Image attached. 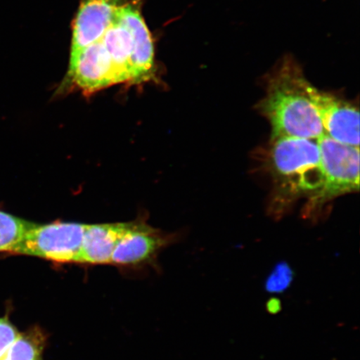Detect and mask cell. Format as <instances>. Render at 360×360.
Returning <instances> with one entry per match:
<instances>
[{"label":"cell","instance_id":"ba28073f","mask_svg":"<svg viewBox=\"0 0 360 360\" xmlns=\"http://www.w3.org/2000/svg\"><path fill=\"white\" fill-rule=\"evenodd\" d=\"M165 245V240L152 228L127 224L112 252L110 264H133L150 258Z\"/></svg>","mask_w":360,"mask_h":360},{"label":"cell","instance_id":"8992f818","mask_svg":"<svg viewBox=\"0 0 360 360\" xmlns=\"http://www.w3.org/2000/svg\"><path fill=\"white\" fill-rule=\"evenodd\" d=\"M131 0H80L73 22L71 53L100 39Z\"/></svg>","mask_w":360,"mask_h":360},{"label":"cell","instance_id":"277c9868","mask_svg":"<svg viewBox=\"0 0 360 360\" xmlns=\"http://www.w3.org/2000/svg\"><path fill=\"white\" fill-rule=\"evenodd\" d=\"M323 184L308 201V214L337 197L359 190V148L344 145L323 134L317 139Z\"/></svg>","mask_w":360,"mask_h":360},{"label":"cell","instance_id":"7c38bea8","mask_svg":"<svg viewBox=\"0 0 360 360\" xmlns=\"http://www.w3.org/2000/svg\"><path fill=\"white\" fill-rule=\"evenodd\" d=\"M292 280V274L286 266L278 267L269 276L266 282V290L278 292L285 290Z\"/></svg>","mask_w":360,"mask_h":360},{"label":"cell","instance_id":"6da1fadb","mask_svg":"<svg viewBox=\"0 0 360 360\" xmlns=\"http://www.w3.org/2000/svg\"><path fill=\"white\" fill-rule=\"evenodd\" d=\"M141 7L142 0H131L100 39L71 53L61 91L92 94L112 85L155 78L154 42Z\"/></svg>","mask_w":360,"mask_h":360},{"label":"cell","instance_id":"9c48e42d","mask_svg":"<svg viewBox=\"0 0 360 360\" xmlns=\"http://www.w3.org/2000/svg\"><path fill=\"white\" fill-rule=\"evenodd\" d=\"M127 224H86L78 263L110 264L117 241Z\"/></svg>","mask_w":360,"mask_h":360},{"label":"cell","instance_id":"52a82bcc","mask_svg":"<svg viewBox=\"0 0 360 360\" xmlns=\"http://www.w3.org/2000/svg\"><path fill=\"white\" fill-rule=\"evenodd\" d=\"M312 94L325 134L344 145L359 148L358 108L314 86Z\"/></svg>","mask_w":360,"mask_h":360},{"label":"cell","instance_id":"7a4b0ae2","mask_svg":"<svg viewBox=\"0 0 360 360\" xmlns=\"http://www.w3.org/2000/svg\"><path fill=\"white\" fill-rule=\"evenodd\" d=\"M313 88L292 57H285L274 68L259 106L261 114L271 124L272 139L290 137L317 141L325 134Z\"/></svg>","mask_w":360,"mask_h":360},{"label":"cell","instance_id":"30bf717a","mask_svg":"<svg viewBox=\"0 0 360 360\" xmlns=\"http://www.w3.org/2000/svg\"><path fill=\"white\" fill-rule=\"evenodd\" d=\"M31 223L0 210V253L15 254Z\"/></svg>","mask_w":360,"mask_h":360},{"label":"cell","instance_id":"5b68a950","mask_svg":"<svg viewBox=\"0 0 360 360\" xmlns=\"http://www.w3.org/2000/svg\"><path fill=\"white\" fill-rule=\"evenodd\" d=\"M85 227L86 224L79 223H31L15 254L78 263Z\"/></svg>","mask_w":360,"mask_h":360},{"label":"cell","instance_id":"5bb4252c","mask_svg":"<svg viewBox=\"0 0 360 360\" xmlns=\"http://www.w3.org/2000/svg\"><path fill=\"white\" fill-rule=\"evenodd\" d=\"M282 303L280 299L272 297L266 302V311L270 314H277L281 311Z\"/></svg>","mask_w":360,"mask_h":360},{"label":"cell","instance_id":"4fadbf2b","mask_svg":"<svg viewBox=\"0 0 360 360\" xmlns=\"http://www.w3.org/2000/svg\"><path fill=\"white\" fill-rule=\"evenodd\" d=\"M19 335L20 332L7 317L0 318V359L6 354Z\"/></svg>","mask_w":360,"mask_h":360},{"label":"cell","instance_id":"3957f363","mask_svg":"<svg viewBox=\"0 0 360 360\" xmlns=\"http://www.w3.org/2000/svg\"><path fill=\"white\" fill-rule=\"evenodd\" d=\"M269 168L278 202L313 197L323 184V171L317 141L283 137L272 139Z\"/></svg>","mask_w":360,"mask_h":360},{"label":"cell","instance_id":"8fae6325","mask_svg":"<svg viewBox=\"0 0 360 360\" xmlns=\"http://www.w3.org/2000/svg\"><path fill=\"white\" fill-rule=\"evenodd\" d=\"M44 340L35 331L20 333L0 360H43Z\"/></svg>","mask_w":360,"mask_h":360}]
</instances>
